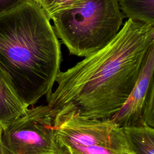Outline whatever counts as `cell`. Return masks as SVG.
Returning a JSON list of instances; mask_svg holds the SVG:
<instances>
[{
  "label": "cell",
  "mask_w": 154,
  "mask_h": 154,
  "mask_svg": "<svg viewBox=\"0 0 154 154\" xmlns=\"http://www.w3.org/2000/svg\"><path fill=\"white\" fill-rule=\"evenodd\" d=\"M51 20L53 15L67 9L82 0H34Z\"/></svg>",
  "instance_id": "cell-10"
},
{
  "label": "cell",
  "mask_w": 154,
  "mask_h": 154,
  "mask_svg": "<svg viewBox=\"0 0 154 154\" xmlns=\"http://www.w3.org/2000/svg\"><path fill=\"white\" fill-rule=\"evenodd\" d=\"M28 108L8 82L0 74V125L2 128L23 116Z\"/></svg>",
  "instance_id": "cell-7"
},
{
  "label": "cell",
  "mask_w": 154,
  "mask_h": 154,
  "mask_svg": "<svg viewBox=\"0 0 154 154\" xmlns=\"http://www.w3.org/2000/svg\"><path fill=\"white\" fill-rule=\"evenodd\" d=\"M55 137L61 150L100 145L131 154L123 128L109 119H87L73 114L55 117Z\"/></svg>",
  "instance_id": "cell-5"
},
{
  "label": "cell",
  "mask_w": 154,
  "mask_h": 154,
  "mask_svg": "<svg viewBox=\"0 0 154 154\" xmlns=\"http://www.w3.org/2000/svg\"><path fill=\"white\" fill-rule=\"evenodd\" d=\"M28 0H0V16L20 6Z\"/></svg>",
  "instance_id": "cell-13"
},
{
  "label": "cell",
  "mask_w": 154,
  "mask_h": 154,
  "mask_svg": "<svg viewBox=\"0 0 154 154\" xmlns=\"http://www.w3.org/2000/svg\"><path fill=\"white\" fill-rule=\"evenodd\" d=\"M154 72V39L137 82L126 102L109 119L122 128L144 125L142 114Z\"/></svg>",
  "instance_id": "cell-6"
},
{
  "label": "cell",
  "mask_w": 154,
  "mask_h": 154,
  "mask_svg": "<svg viewBox=\"0 0 154 154\" xmlns=\"http://www.w3.org/2000/svg\"><path fill=\"white\" fill-rule=\"evenodd\" d=\"M123 129L131 154H154V128L143 125Z\"/></svg>",
  "instance_id": "cell-8"
},
{
  "label": "cell",
  "mask_w": 154,
  "mask_h": 154,
  "mask_svg": "<svg viewBox=\"0 0 154 154\" xmlns=\"http://www.w3.org/2000/svg\"><path fill=\"white\" fill-rule=\"evenodd\" d=\"M125 16L154 26V0H119Z\"/></svg>",
  "instance_id": "cell-9"
},
{
  "label": "cell",
  "mask_w": 154,
  "mask_h": 154,
  "mask_svg": "<svg viewBox=\"0 0 154 154\" xmlns=\"http://www.w3.org/2000/svg\"><path fill=\"white\" fill-rule=\"evenodd\" d=\"M2 131V129L0 132V154H11L10 153V152L4 145V144L2 141V138H1Z\"/></svg>",
  "instance_id": "cell-14"
},
{
  "label": "cell",
  "mask_w": 154,
  "mask_h": 154,
  "mask_svg": "<svg viewBox=\"0 0 154 154\" xmlns=\"http://www.w3.org/2000/svg\"><path fill=\"white\" fill-rule=\"evenodd\" d=\"M124 16L119 0H82L51 19L70 54L86 57L114 38Z\"/></svg>",
  "instance_id": "cell-3"
},
{
  "label": "cell",
  "mask_w": 154,
  "mask_h": 154,
  "mask_svg": "<svg viewBox=\"0 0 154 154\" xmlns=\"http://www.w3.org/2000/svg\"><path fill=\"white\" fill-rule=\"evenodd\" d=\"M143 124L154 128V72L142 114Z\"/></svg>",
  "instance_id": "cell-12"
},
{
  "label": "cell",
  "mask_w": 154,
  "mask_h": 154,
  "mask_svg": "<svg viewBox=\"0 0 154 154\" xmlns=\"http://www.w3.org/2000/svg\"><path fill=\"white\" fill-rule=\"evenodd\" d=\"M61 152L63 154H131L120 149L100 145L68 147L62 149Z\"/></svg>",
  "instance_id": "cell-11"
},
{
  "label": "cell",
  "mask_w": 154,
  "mask_h": 154,
  "mask_svg": "<svg viewBox=\"0 0 154 154\" xmlns=\"http://www.w3.org/2000/svg\"><path fill=\"white\" fill-rule=\"evenodd\" d=\"M153 39L154 26L128 19L106 46L60 71L56 89L46 96L55 117L110 119L135 87Z\"/></svg>",
  "instance_id": "cell-1"
},
{
  "label": "cell",
  "mask_w": 154,
  "mask_h": 154,
  "mask_svg": "<svg viewBox=\"0 0 154 154\" xmlns=\"http://www.w3.org/2000/svg\"><path fill=\"white\" fill-rule=\"evenodd\" d=\"M61 61L54 27L34 0L0 16V74L26 106L52 91Z\"/></svg>",
  "instance_id": "cell-2"
},
{
  "label": "cell",
  "mask_w": 154,
  "mask_h": 154,
  "mask_svg": "<svg viewBox=\"0 0 154 154\" xmlns=\"http://www.w3.org/2000/svg\"><path fill=\"white\" fill-rule=\"evenodd\" d=\"M55 117L48 105L28 109L2 128V141L11 154H62L55 137Z\"/></svg>",
  "instance_id": "cell-4"
},
{
  "label": "cell",
  "mask_w": 154,
  "mask_h": 154,
  "mask_svg": "<svg viewBox=\"0 0 154 154\" xmlns=\"http://www.w3.org/2000/svg\"><path fill=\"white\" fill-rule=\"evenodd\" d=\"M2 127H1V126L0 125V132L2 131Z\"/></svg>",
  "instance_id": "cell-15"
}]
</instances>
